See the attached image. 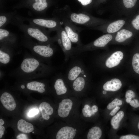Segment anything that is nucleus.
Returning a JSON list of instances; mask_svg holds the SVG:
<instances>
[{
	"mask_svg": "<svg viewBox=\"0 0 139 139\" xmlns=\"http://www.w3.org/2000/svg\"><path fill=\"white\" fill-rule=\"evenodd\" d=\"M53 71L50 66L34 57H27L23 60L18 71L19 76H45Z\"/></svg>",
	"mask_w": 139,
	"mask_h": 139,
	"instance_id": "1",
	"label": "nucleus"
},
{
	"mask_svg": "<svg viewBox=\"0 0 139 139\" xmlns=\"http://www.w3.org/2000/svg\"><path fill=\"white\" fill-rule=\"evenodd\" d=\"M63 98L58 105V116L67 122H72L79 119V109L81 101L76 97Z\"/></svg>",
	"mask_w": 139,
	"mask_h": 139,
	"instance_id": "2",
	"label": "nucleus"
},
{
	"mask_svg": "<svg viewBox=\"0 0 139 139\" xmlns=\"http://www.w3.org/2000/svg\"><path fill=\"white\" fill-rule=\"evenodd\" d=\"M76 121L67 122V124L63 125L57 132L56 139H73L79 136L82 132V127L77 124Z\"/></svg>",
	"mask_w": 139,
	"mask_h": 139,
	"instance_id": "3",
	"label": "nucleus"
},
{
	"mask_svg": "<svg viewBox=\"0 0 139 139\" xmlns=\"http://www.w3.org/2000/svg\"><path fill=\"white\" fill-rule=\"evenodd\" d=\"M56 39L64 54L65 60L67 61L73 55V47L72 46V42L64 29L60 28Z\"/></svg>",
	"mask_w": 139,
	"mask_h": 139,
	"instance_id": "4",
	"label": "nucleus"
},
{
	"mask_svg": "<svg viewBox=\"0 0 139 139\" xmlns=\"http://www.w3.org/2000/svg\"><path fill=\"white\" fill-rule=\"evenodd\" d=\"M54 87L56 94L62 97L63 99L73 95L70 87L64 76H58L55 80Z\"/></svg>",
	"mask_w": 139,
	"mask_h": 139,
	"instance_id": "5",
	"label": "nucleus"
},
{
	"mask_svg": "<svg viewBox=\"0 0 139 139\" xmlns=\"http://www.w3.org/2000/svg\"><path fill=\"white\" fill-rule=\"evenodd\" d=\"M85 70L84 64L80 62L75 63L70 67L64 76L70 86L81 75L86 73Z\"/></svg>",
	"mask_w": 139,
	"mask_h": 139,
	"instance_id": "6",
	"label": "nucleus"
},
{
	"mask_svg": "<svg viewBox=\"0 0 139 139\" xmlns=\"http://www.w3.org/2000/svg\"><path fill=\"white\" fill-rule=\"evenodd\" d=\"M87 75L86 73L81 75L71 84L70 86L73 95H82L84 93L87 85Z\"/></svg>",
	"mask_w": 139,
	"mask_h": 139,
	"instance_id": "7",
	"label": "nucleus"
},
{
	"mask_svg": "<svg viewBox=\"0 0 139 139\" xmlns=\"http://www.w3.org/2000/svg\"><path fill=\"white\" fill-rule=\"evenodd\" d=\"M27 32L31 37L47 45H50L55 41H56V38H51L39 29L36 28L29 27L27 29Z\"/></svg>",
	"mask_w": 139,
	"mask_h": 139,
	"instance_id": "8",
	"label": "nucleus"
},
{
	"mask_svg": "<svg viewBox=\"0 0 139 139\" xmlns=\"http://www.w3.org/2000/svg\"><path fill=\"white\" fill-rule=\"evenodd\" d=\"M32 49L36 55L45 59H48L51 57L55 51L49 45H36L33 46Z\"/></svg>",
	"mask_w": 139,
	"mask_h": 139,
	"instance_id": "9",
	"label": "nucleus"
},
{
	"mask_svg": "<svg viewBox=\"0 0 139 139\" xmlns=\"http://www.w3.org/2000/svg\"><path fill=\"white\" fill-rule=\"evenodd\" d=\"M0 101L4 107L10 111L14 110L16 104L12 95L9 93H3L0 97Z\"/></svg>",
	"mask_w": 139,
	"mask_h": 139,
	"instance_id": "10",
	"label": "nucleus"
},
{
	"mask_svg": "<svg viewBox=\"0 0 139 139\" xmlns=\"http://www.w3.org/2000/svg\"><path fill=\"white\" fill-rule=\"evenodd\" d=\"M123 53L120 51H117L113 53L106 60V66L109 68L115 67L118 65L123 59Z\"/></svg>",
	"mask_w": 139,
	"mask_h": 139,
	"instance_id": "11",
	"label": "nucleus"
},
{
	"mask_svg": "<svg viewBox=\"0 0 139 139\" xmlns=\"http://www.w3.org/2000/svg\"><path fill=\"white\" fill-rule=\"evenodd\" d=\"M64 29L72 43L76 44L77 46L83 45L81 42L79 34L68 24H65Z\"/></svg>",
	"mask_w": 139,
	"mask_h": 139,
	"instance_id": "12",
	"label": "nucleus"
},
{
	"mask_svg": "<svg viewBox=\"0 0 139 139\" xmlns=\"http://www.w3.org/2000/svg\"><path fill=\"white\" fill-rule=\"evenodd\" d=\"M70 18L74 23L84 25H87L91 20L89 16L82 13H72L70 15Z\"/></svg>",
	"mask_w": 139,
	"mask_h": 139,
	"instance_id": "13",
	"label": "nucleus"
},
{
	"mask_svg": "<svg viewBox=\"0 0 139 139\" xmlns=\"http://www.w3.org/2000/svg\"><path fill=\"white\" fill-rule=\"evenodd\" d=\"M122 83L120 80L117 78L112 79L106 82L103 85V89L106 91H115L121 87Z\"/></svg>",
	"mask_w": 139,
	"mask_h": 139,
	"instance_id": "14",
	"label": "nucleus"
},
{
	"mask_svg": "<svg viewBox=\"0 0 139 139\" xmlns=\"http://www.w3.org/2000/svg\"><path fill=\"white\" fill-rule=\"evenodd\" d=\"M39 109L43 119L45 120H48L50 118V116L52 115L54 112L53 109L48 103L43 102L41 103L39 106Z\"/></svg>",
	"mask_w": 139,
	"mask_h": 139,
	"instance_id": "15",
	"label": "nucleus"
},
{
	"mask_svg": "<svg viewBox=\"0 0 139 139\" xmlns=\"http://www.w3.org/2000/svg\"><path fill=\"white\" fill-rule=\"evenodd\" d=\"M33 22L37 25L49 29L56 28L58 26L57 21L52 20L35 19L33 20Z\"/></svg>",
	"mask_w": 139,
	"mask_h": 139,
	"instance_id": "16",
	"label": "nucleus"
},
{
	"mask_svg": "<svg viewBox=\"0 0 139 139\" xmlns=\"http://www.w3.org/2000/svg\"><path fill=\"white\" fill-rule=\"evenodd\" d=\"M45 85L44 83L36 81L29 82L26 85V88L28 90L40 93H44L45 91Z\"/></svg>",
	"mask_w": 139,
	"mask_h": 139,
	"instance_id": "17",
	"label": "nucleus"
},
{
	"mask_svg": "<svg viewBox=\"0 0 139 139\" xmlns=\"http://www.w3.org/2000/svg\"><path fill=\"white\" fill-rule=\"evenodd\" d=\"M112 36L110 34H104L95 40L92 43L94 47L101 48L104 47L112 39Z\"/></svg>",
	"mask_w": 139,
	"mask_h": 139,
	"instance_id": "18",
	"label": "nucleus"
},
{
	"mask_svg": "<svg viewBox=\"0 0 139 139\" xmlns=\"http://www.w3.org/2000/svg\"><path fill=\"white\" fill-rule=\"evenodd\" d=\"M17 127L20 131L27 133L32 132L34 130L33 126L31 123L27 122L23 119L18 121Z\"/></svg>",
	"mask_w": 139,
	"mask_h": 139,
	"instance_id": "19",
	"label": "nucleus"
},
{
	"mask_svg": "<svg viewBox=\"0 0 139 139\" xmlns=\"http://www.w3.org/2000/svg\"><path fill=\"white\" fill-rule=\"evenodd\" d=\"M125 21L123 20H119L110 24L108 26L107 31L109 33H113L118 32L123 26Z\"/></svg>",
	"mask_w": 139,
	"mask_h": 139,
	"instance_id": "20",
	"label": "nucleus"
},
{
	"mask_svg": "<svg viewBox=\"0 0 139 139\" xmlns=\"http://www.w3.org/2000/svg\"><path fill=\"white\" fill-rule=\"evenodd\" d=\"M132 32L125 29L120 30L118 31L115 37V40L119 42H124L133 35Z\"/></svg>",
	"mask_w": 139,
	"mask_h": 139,
	"instance_id": "21",
	"label": "nucleus"
},
{
	"mask_svg": "<svg viewBox=\"0 0 139 139\" xmlns=\"http://www.w3.org/2000/svg\"><path fill=\"white\" fill-rule=\"evenodd\" d=\"M102 135V131L99 127L95 126L89 129L87 135L88 139H99Z\"/></svg>",
	"mask_w": 139,
	"mask_h": 139,
	"instance_id": "22",
	"label": "nucleus"
},
{
	"mask_svg": "<svg viewBox=\"0 0 139 139\" xmlns=\"http://www.w3.org/2000/svg\"><path fill=\"white\" fill-rule=\"evenodd\" d=\"M124 116V112L122 111H120L112 118L110 123L113 129H117L119 128V123Z\"/></svg>",
	"mask_w": 139,
	"mask_h": 139,
	"instance_id": "23",
	"label": "nucleus"
},
{
	"mask_svg": "<svg viewBox=\"0 0 139 139\" xmlns=\"http://www.w3.org/2000/svg\"><path fill=\"white\" fill-rule=\"evenodd\" d=\"M93 111L92 106L87 103L84 104L83 102L82 104L81 110V116L83 119L84 118H90L95 114Z\"/></svg>",
	"mask_w": 139,
	"mask_h": 139,
	"instance_id": "24",
	"label": "nucleus"
},
{
	"mask_svg": "<svg viewBox=\"0 0 139 139\" xmlns=\"http://www.w3.org/2000/svg\"><path fill=\"white\" fill-rule=\"evenodd\" d=\"M35 2L32 5L33 8L37 11H41L45 9L48 6L46 0H35Z\"/></svg>",
	"mask_w": 139,
	"mask_h": 139,
	"instance_id": "25",
	"label": "nucleus"
},
{
	"mask_svg": "<svg viewBox=\"0 0 139 139\" xmlns=\"http://www.w3.org/2000/svg\"><path fill=\"white\" fill-rule=\"evenodd\" d=\"M132 64L134 71L139 75V53H136L133 55Z\"/></svg>",
	"mask_w": 139,
	"mask_h": 139,
	"instance_id": "26",
	"label": "nucleus"
},
{
	"mask_svg": "<svg viewBox=\"0 0 139 139\" xmlns=\"http://www.w3.org/2000/svg\"><path fill=\"white\" fill-rule=\"evenodd\" d=\"M11 60V55L7 52L0 49V62L1 63L5 64L9 63Z\"/></svg>",
	"mask_w": 139,
	"mask_h": 139,
	"instance_id": "27",
	"label": "nucleus"
},
{
	"mask_svg": "<svg viewBox=\"0 0 139 139\" xmlns=\"http://www.w3.org/2000/svg\"><path fill=\"white\" fill-rule=\"evenodd\" d=\"M122 104V101L116 98L108 104L107 106V108L108 110H110L116 106H121Z\"/></svg>",
	"mask_w": 139,
	"mask_h": 139,
	"instance_id": "28",
	"label": "nucleus"
},
{
	"mask_svg": "<svg viewBox=\"0 0 139 139\" xmlns=\"http://www.w3.org/2000/svg\"><path fill=\"white\" fill-rule=\"evenodd\" d=\"M137 1V0H123V3L125 7L129 8L133 7Z\"/></svg>",
	"mask_w": 139,
	"mask_h": 139,
	"instance_id": "29",
	"label": "nucleus"
},
{
	"mask_svg": "<svg viewBox=\"0 0 139 139\" xmlns=\"http://www.w3.org/2000/svg\"><path fill=\"white\" fill-rule=\"evenodd\" d=\"M9 32L7 30L4 29H0V40L3 41L8 37L9 35Z\"/></svg>",
	"mask_w": 139,
	"mask_h": 139,
	"instance_id": "30",
	"label": "nucleus"
},
{
	"mask_svg": "<svg viewBox=\"0 0 139 139\" xmlns=\"http://www.w3.org/2000/svg\"><path fill=\"white\" fill-rule=\"evenodd\" d=\"M132 24L136 29L139 30V15H137L136 18L132 21Z\"/></svg>",
	"mask_w": 139,
	"mask_h": 139,
	"instance_id": "31",
	"label": "nucleus"
},
{
	"mask_svg": "<svg viewBox=\"0 0 139 139\" xmlns=\"http://www.w3.org/2000/svg\"><path fill=\"white\" fill-rule=\"evenodd\" d=\"M120 139H139V136L132 134H129L121 136Z\"/></svg>",
	"mask_w": 139,
	"mask_h": 139,
	"instance_id": "32",
	"label": "nucleus"
},
{
	"mask_svg": "<svg viewBox=\"0 0 139 139\" xmlns=\"http://www.w3.org/2000/svg\"><path fill=\"white\" fill-rule=\"evenodd\" d=\"M135 96L134 92L131 90H127L126 92L125 95V98H130L132 99L134 98Z\"/></svg>",
	"mask_w": 139,
	"mask_h": 139,
	"instance_id": "33",
	"label": "nucleus"
},
{
	"mask_svg": "<svg viewBox=\"0 0 139 139\" xmlns=\"http://www.w3.org/2000/svg\"><path fill=\"white\" fill-rule=\"evenodd\" d=\"M130 105L134 108L139 107V101L137 99H134L132 100L129 103Z\"/></svg>",
	"mask_w": 139,
	"mask_h": 139,
	"instance_id": "34",
	"label": "nucleus"
},
{
	"mask_svg": "<svg viewBox=\"0 0 139 139\" xmlns=\"http://www.w3.org/2000/svg\"><path fill=\"white\" fill-rule=\"evenodd\" d=\"M39 112V110L37 109H33L30 110L29 112L28 115L30 117L34 116Z\"/></svg>",
	"mask_w": 139,
	"mask_h": 139,
	"instance_id": "35",
	"label": "nucleus"
},
{
	"mask_svg": "<svg viewBox=\"0 0 139 139\" xmlns=\"http://www.w3.org/2000/svg\"><path fill=\"white\" fill-rule=\"evenodd\" d=\"M7 18L5 16L1 15L0 16V27H2L6 22Z\"/></svg>",
	"mask_w": 139,
	"mask_h": 139,
	"instance_id": "36",
	"label": "nucleus"
},
{
	"mask_svg": "<svg viewBox=\"0 0 139 139\" xmlns=\"http://www.w3.org/2000/svg\"><path fill=\"white\" fill-rule=\"evenodd\" d=\"M120 109V107L119 106L116 107L110 112L109 115L111 116L114 115Z\"/></svg>",
	"mask_w": 139,
	"mask_h": 139,
	"instance_id": "37",
	"label": "nucleus"
},
{
	"mask_svg": "<svg viewBox=\"0 0 139 139\" xmlns=\"http://www.w3.org/2000/svg\"><path fill=\"white\" fill-rule=\"evenodd\" d=\"M81 2V4L83 6H86L90 4L92 0H77Z\"/></svg>",
	"mask_w": 139,
	"mask_h": 139,
	"instance_id": "38",
	"label": "nucleus"
},
{
	"mask_svg": "<svg viewBox=\"0 0 139 139\" xmlns=\"http://www.w3.org/2000/svg\"><path fill=\"white\" fill-rule=\"evenodd\" d=\"M27 136L26 134H21L18 135L16 137L17 139H28Z\"/></svg>",
	"mask_w": 139,
	"mask_h": 139,
	"instance_id": "39",
	"label": "nucleus"
},
{
	"mask_svg": "<svg viewBox=\"0 0 139 139\" xmlns=\"http://www.w3.org/2000/svg\"><path fill=\"white\" fill-rule=\"evenodd\" d=\"M5 130L4 127L2 125H0V138H1L4 135Z\"/></svg>",
	"mask_w": 139,
	"mask_h": 139,
	"instance_id": "40",
	"label": "nucleus"
},
{
	"mask_svg": "<svg viewBox=\"0 0 139 139\" xmlns=\"http://www.w3.org/2000/svg\"><path fill=\"white\" fill-rule=\"evenodd\" d=\"M132 99L130 98H126V101L127 103H129L132 100Z\"/></svg>",
	"mask_w": 139,
	"mask_h": 139,
	"instance_id": "41",
	"label": "nucleus"
},
{
	"mask_svg": "<svg viewBox=\"0 0 139 139\" xmlns=\"http://www.w3.org/2000/svg\"><path fill=\"white\" fill-rule=\"evenodd\" d=\"M4 122L2 119H0V125H3L4 124Z\"/></svg>",
	"mask_w": 139,
	"mask_h": 139,
	"instance_id": "42",
	"label": "nucleus"
},
{
	"mask_svg": "<svg viewBox=\"0 0 139 139\" xmlns=\"http://www.w3.org/2000/svg\"><path fill=\"white\" fill-rule=\"evenodd\" d=\"M102 93L104 94H106L107 93L106 91L105 90L103 91H102Z\"/></svg>",
	"mask_w": 139,
	"mask_h": 139,
	"instance_id": "43",
	"label": "nucleus"
},
{
	"mask_svg": "<svg viewBox=\"0 0 139 139\" xmlns=\"http://www.w3.org/2000/svg\"><path fill=\"white\" fill-rule=\"evenodd\" d=\"M137 127H138V129L139 130V122L138 123Z\"/></svg>",
	"mask_w": 139,
	"mask_h": 139,
	"instance_id": "44",
	"label": "nucleus"
},
{
	"mask_svg": "<svg viewBox=\"0 0 139 139\" xmlns=\"http://www.w3.org/2000/svg\"><path fill=\"white\" fill-rule=\"evenodd\" d=\"M33 133H34V132H32Z\"/></svg>",
	"mask_w": 139,
	"mask_h": 139,
	"instance_id": "45",
	"label": "nucleus"
}]
</instances>
